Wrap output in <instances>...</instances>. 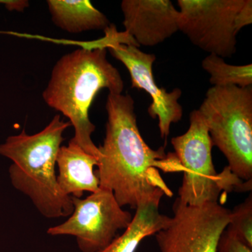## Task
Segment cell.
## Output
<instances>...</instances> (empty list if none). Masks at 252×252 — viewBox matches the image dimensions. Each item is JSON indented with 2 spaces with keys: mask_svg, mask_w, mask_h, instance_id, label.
I'll return each mask as SVG.
<instances>
[{
  "mask_svg": "<svg viewBox=\"0 0 252 252\" xmlns=\"http://www.w3.org/2000/svg\"><path fill=\"white\" fill-rule=\"evenodd\" d=\"M173 213L168 224L155 234L160 252H217L230 210L219 203L195 207L176 200Z\"/></svg>",
  "mask_w": 252,
  "mask_h": 252,
  "instance_id": "ba28073f",
  "label": "cell"
},
{
  "mask_svg": "<svg viewBox=\"0 0 252 252\" xmlns=\"http://www.w3.org/2000/svg\"><path fill=\"white\" fill-rule=\"evenodd\" d=\"M72 198L74 209L68 220L47 233L75 237L82 252H102L132 221L133 216L123 210L111 190L99 188L86 198Z\"/></svg>",
  "mask_w": 252,
  "mask_h": 252,
  "instance_id": "8992f818",
  "label": "cell"
},
{
  "mask_svg": "<svg viewBox=\"0 0 252 252\" xmlns=\"http://www.w3.org/2000/svg\"><path fill=\"white\" fill-rule=\"evenodd\" d=\"M70 126L57 114L40 132L28 135L23 128L0 144V155L13 162L9 167L11 184L46 218L69 217L74 209L72 197L61 191L56 172L63 134Z\"/></svg>",
  "mask_w": 252,
  "mask_h": 252,
  "instance_id": "3957f363",
  "label": "cell"
},
{
  "mask_svg": "<svg viewBox=\"0 0 252 252\" xmlns=\"http://www.w3.org/2000/svg\"><path fill=\"white\" fill-rule=\"evenodd\" d=\"M227 229L233 232L242 241L252 248V195L230 211Z\"/></svg>",
  "mask_w": 252,
  "mask_h": 252,
  "instance_id": "9a60e30c",
  "label": "cell"
},
{
  "mask_svg": "<svg viewBox=\"0 0 252 252\" xmlns=\"http://www.w3.org/2000/svg\"><path fill=\"white\" fill-rule=\"evenodd\" d=\"M246 0H178L179 31L193 45L222 58L236 53L238 16Z\"/></svg>",
  "mask_w": 252,
  "mask_h": 252,
  "instance_id": "52a82bcc",
  "label": "cell"
},
{
  "mask_svg": "<svg viewBox=\"0 0 252 252\" xmlns=\"http://www.w3.org/2000/svg\"><path fill=\"white\" fill-rule=\"evenodd\" d=\"M98 165L97 157L88 154L72 139L67 146H61L56 158L57 182L61 191L77 198H81L84 192L97 191L99 179L94 168Z\"/></svg>",
  "mask_w": 252,
  "mask_h": 252,
  "instance_id": "8fae6325",
  "label": "cell"
},
{
  "mask_svg": "<svg viewBox=\"0 0 252 252\" xmlns=\"http://www.w3.org/2000/svg\"><path fill=\"white\" fill-rule=\"evenodd\" d=\"M202 67L210 74V83L213 86H252V64L233 65L227 64L223 59L217 55L210 54L203 59Z\"/></svg>",
  "mask_w": 252,
  "mask_h": 252,
  "instance_id": "5bb4252c",
  "label": "cell"
},
{
  "mask_svg": "<svg viewBox=\"0 0 252 252\" xmlns=\"http://www.w3.org/2000/svg\"><path fill=\"white\" fill-rule=\"evenodd\" d=\"M105 47L113 57L127 68L132 88L146 91L152 97V103L148 108L149 116L158 119L160 137L166 140L170 126L180 122L183 116V109L179 103L182 91L176 88L172 92H167L166 89L157 86L153 75L155 55L147 54L137 46L115 40L107 42Z\"/></svg>",
  "mask_w": 252,
  "mask_h": 252,
  "instance_id": "9c48e42d",
  "label": "cell"
},
{
  "mask_svg": "<svg viewBox=\"0 0 252 252\" xmlns=\"http://www.w3.org/2000/svg\"><path fill=\"white\" fill-rule=\"evenodd\" d=\"M107 53L106 48L94 44L64 55L53 68L42 94L49 107L69 119L74 129L72 140L98 159L100 153L92 140L95 126L89 119V109L101 89L122 94L124 88L122 75L107 60Z\"/></svg>",
  "mask_w": 252,
  "mask_h": 252,
  "instance_id": "7a4b0ae2",
  "label": "cell"
},
{
  "mask_svg": "<svg viewBox=\"0 0 252 252\" xmlns=\"http://www.w3.org/2000/svg\"><path fill=\"white\" fill-rule=\"evenodd\" d=\"M47 4L53 23L71 34L104 31L112 25L107 16L88 0H49Z\"/></svg>",
  "mask_w": 252,
  "mask_h": 252,
  "instance_id": "7c38bea8",
  "label": "cell"
},
{
  "mask_svg": "<svg viewBox=\"0 0 252 252\" xmlns=\"http://www.w3.org/2000/svg\"><path fill=\"white\" fill-rule=\"evenodd\" d=\"M0 4L5 5L6 9L9 11H23L30 6L29 1L26 0H6L0 1Z\"/></svg>",
  "mask_w": 252,
  "mask_h": 252,
  "instance_id": "e0dca14e",
  "label": "cell"
},
{
  "mask_svg": "<svg viewBox=\"0 0 252 252\" xmlns=\"http://www.w3.org/2000/svg\"><path fill=\"white\" fill-rule=\"evenodd\" d=\"M230 171L252 183V88L213 86L198 109Z\"/></svg>",
  "mask_w": 252,
  "mask_h": 252,
  "instance_id": "277c9868",
  "label": "cell"
},
{
  "mask_svg": "<svg viewBox=\"0 0 252 252\" xmlns=\"http://www.w3.org/2000/svg\"><path fill=\"white\" fill-rule=\"evenodd\" d=\"M217 252H252V248L225 228L219 241Z\"/></svg>",
  "mask_w": 252,
  "mask_h": 252,
  "instance_id": "2e32d148",
  "label": "cell"
},
{
  "mask_svg": "<svg viewBox=\"0 0 252 252\" xmlns=\"http://www.w3.org/2000/svg\"><path fill=\"white\" fill-rule=\"evenodd\" d=\"M107 123L103 144L98 147L99 188L111 190L121 207L137 208L173 193L162 180L165 173L183 172L175 153L164 147L154 150L140 135L130 94H109Z\"/></svg>",
  "mask_w": 252,
  "mask_h": 252,
  "instance_id": "6da1fadb",
  "label": "cell"
},
{
  "mask_svg": "<svg viewBox=\"0 0 252 252\" xmlns=\"http://www.w3.org/2000/svg\"><path fill=\"white\" fill-rule=\"evenodd\" d=\"M121 7L125 32L139 46L157 45L179 31L180 11L170 0H124Z\"/></svg>",
  "mask_w": 252,
  "mask_h": 252,
  "instance_id": "30bf717a",
  "label": "cell"
},
{
  "mask_svg": "<svg viewBox=\"0 0 252 252\" xmlns=\"http://www.w3.org/2000/svg\"><path fill=\"white\" fill-rule=\"evenodd\" d=\"M175 154L183 167V180L176 200L182 205L202 206L218 203L220 193L249 191L252 183L244 182L226 166L217 173L212 161L213 145L205 118L198 109L190 114V126L171 140Z\"/></svg>",
  "mask_w": 252,
  "mask_h": 252,
  "instance_id": "5b68a950",
  "label": "cell"
},
{
  "mask_svg": "<svg viewBox=\"0 0 252 252\" xmlns=\"http://www.w3.org/2000/svg\"><path fill=\"white\" fill-rule=\"evenodd\" d=\"M159 200L140 204L124 233L100 252H135L142 240L165 228L170 217L159 212Z\"/></svg>",
  "mask_w": 252,
  "mask_h": 252,
  "instance_id": "4fadbf2b",
  "label": "cell"
}]
</instances>
